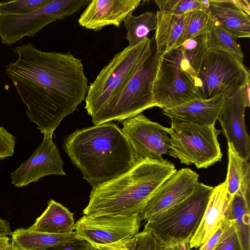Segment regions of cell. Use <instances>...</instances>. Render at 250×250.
I'll return each mask as SVG.
<instances>
[{"label": "cell", "mask_w": 250, "mask_h": 250, "mask_svg": "<svg viewBox=\"0 0 250 250\" xmlns=\"http://www.w3.org/2000/svg\"><path fill=\"white\" fill-rule=\"evenodd\" d=\"M15 146V136L0 126V161L13 155Z\"/></svg>", "instance_id": "33"}, {"label": "cell", "mask_w": 250, "mask_h": 250, "mask_svg": "<svg viewBox=\"0 0 250 250\" xmlns=\"http://www.w3.org/2000/svg\"><path fill=\"white\" fill-rule=\"evenodd\" d=\"M170 119V127H165L170 140L167 154L181 164H193L197 168H207L221 161L223 154L217 139L221 130L215 124L203 125Z\"/></svg>", "instance_id": "6"}, {"label": "cell", "mask_w": 250, "mask_h": 250, "mask_svg": "<svg viewBox=\"0 0 250 250\" xmlns=\"http://www.w3.org/2000/svg\"><path fill=\"white\" fill-rule=\"evenodd\" d=\"M228 153L229 161L225 180L229 199L239 192L250 205V164L242 159L229 143Z\"/></svg>", "instance_id": "22"}, {"label": "cell", "mask_w": 250, "mask_h": 250, "mask_svg": "<svg viewBox=\"0 0 250 250\" xmlns=\"http://www.w3.org/2000/svg\"></svg>", "instance_id": "42"}, {"label": "cell", "mask_w": 250, "mask_h": 250, "mask_svg": "<svg viewBox=\"0 0 250 250\" xmlns=\"http://www.w3.org/2000/svg\"><path fill=\"white\" fill-rule=\"evenodd\" d=\"M126 30L128 46L133 47L148 37L149 32L157 27V17L152 12L146 11L140 15L129 14L124 21Z\"/></svg>", "instance_id": "26"}, {"label": "cell", "mask_w": 250, "mask_h": 250, "mask_svg": "<svg viewBox=\"0 0 250 250\" xmlns=\"http://www.w3.org/2000/svg\"><path fill=\"white\" fill-rule=\"evenodd\" d=\"M250 82L246 83L242 86L243 94L245 101V104L247 107H250Z\"/></svg>", "instance_id": "41"}, {"label": "cell", "mask_w": 250, "mask_h": 250, "mask_svg": "<svg viewBox=\"0 0 250 250\" xmlns=\"http://www.w3.org/2000/svg\"><path fill=\"white\" fill-rule=\"evenodd\" d=\"M157 27L154 36L156 51L163 55L178 45L184 24L185 16L158 10Z\"/></svg>", "instance_id": "21"}, {"label": "cell", "mask_w": 250, "mask_h": 250, "mask_svg": "<svg viewBox=\"0 0 250 250\" xmlns=\"http://www.w3.org/2000/svg\"><path fill=\"white\" fill-rule=\"evenodd\" d=\"M139 215L129 216L84 215L75 223L76 238L95 247L128 240L139 232Z\"/></svg>", "instance_id": "11"}, {"label": "cell", "mask_w": 250, "mask_h": 250, "mask_svg": "<svg viewBox=\"0 0 250 250\" xmlns=\"http://www.w3.org/2000/svg\"><path fill=\"white\" fill-rule=\"evenodd\" d=\"M199 175L188 167L177 170L154 192L139 215L146 222L154 215L178 203L189 195L199 183Z\"/></svg>", "instance_id": "14"}, {"label": "cell", "mask_w": 250, "mask_h": 250, "mask_svg": "<svg viewBox=\"0 0 250 250\" xmlns=\"http://www.w3.org/2000/svg\"><path fill=\"white\" fill-rule=\"evenodd\" d=\"M183 57L197 74L208 48L207 30L183 42L178 47Z\"/></svg>", "instance_id": "27"}, {"label": "cell", "mask_w": 250, "mask_h": 250, "mask_svg": "<svg viewBox=\"0 0 250 250\" xmlns=\"http://www.w3.org/2000/svg\"><path fill=\"white\" fill-rule=\"evenodd\" d=\"M197 75L178 47L163 54L153 85L156 106L170 108L201 99L195 85Z\"/></svg>", "instance_id": "8"}, {"label": "cell", "mask_w": 250, "mask_h": 250, "mask_svg": "<svg viewBox=\"0 0 250 250\" xmlns=\"http://www.w3.org/2000/svg\"><path fill=\"white\" fill-rule=\"evenodd\" d=\"M91 0H51L44 6L26 14L0 16L1 42L12 45L24 37H33L49 23L82 9Z\"/></svg>", "instance_id": "10"}, {"label": "cell", "mask_w": 250, "mask_h": 250, "mask_svg": "<svg viewBox=\"0 0 250 250\" xmlns=\"http://www.w3.org/2000/svg\"><path fill=\"white\" fill-rule=\"evenodd\" d=\"M213 187L198 183L185 198L146 222L143 231L168 247L189 242L196 231Z\"/></svg>", "instance_id": "4"}, {"label": "cell", "mask_w": 250, "mask_h": 250, "mask_svg": "<svg viewBox=\"0 0 250 250\" xmlns=\"http://www.w3.org/2000/svg\"><path fill=\"white\" fill-rule=\"evenodd\" d=\"M213 250H244L231 220L222 232Z\"/></svg>", "instance_id": "31"}, {"label": "cell", "mask_w": 250, "mask_h": 250, "mask_svg": "<svg viewBox=\"0 0 250 250\" xmlns=\"http://www.w3.org/2000/svg\"><path fill=\"white\" fill-rule=\"evenodd\" d=\"M0 250H20L6 235L0 236Z\"/></svg>", "instance_id": "37"}, {"label": "cell", "mask_w": 250, "mask_h": 250, "mask_svg": "<svg viewBox=\"0 0 250 250\" xmlns=\"http://www.w3.org/2000/svg\"><path fill=\"white\" fill-rule=\"evenodd\" d=\"M162 250H191V248L188 242H185L163 247Z\"/></svg>", "instance_id": "39"}, {"label": "cell", "mask_w": 250, "mask_h": 250, "mask_svg": "<svg viewBox=\"0 0 250 250\" xmlns=\"http://www.w3.org/2000/svg\"><path fill=\"white\" fill-rule=\"evenodd\" d=\"M12 233L9 222L0 218V236H11Z\"/></svg>", "instance_id": "38"}, {"label": "cell", "mask_w": 250, "mask_h": 250, "mask_svg": "<svg viewBox=\"0 0 250 250\" xmlns=\"http://www.w3.org/2000/svg\"><path fill=\"white\" fill-rule=\"evenodd\" d=\"M211 17L235 39L250 36V15L233 0H210Z\"/></svg>", "instance_id": "19"}, {"label": "cell", "mask_w": 250, "mask_h": 250, "mask_svg": "<svg viewBox=\"0 0 250 250\" xmlns=\"http://www.w3.org/2000/svg\"><path fill=\"white\" fill-rule=\"evenodd\" d=\"M207 32L208 50L223 52L241 61H243L244 54L236 40L210 15Z\"/></svg>", "instance_id": "25"}, {"label": "cell", "mask_w": 250, "mask_h": 250, "mask_svg": "<svg viewBox=\"0 0 250 250\" xmlns=\"http://www.w3.org/2000/svg\"><path fill=\"white\" fill-rule=\"evenodd\" d=\"M184 16L183 29L177 47L185 41L205 31L210 19L209 12L202 10L189 11Z\"/></svg>", "instance_id": "28"}, {"label": "cell", "mask_w": 250, "mask_h": 250, "mask_svg": "<svg viewBox=\"0 0 250 250\" xmlns=\"http://www.w3.org/2000/svg\"><path fill=\"white\" fill-rule=\"evenodd\" d=\"M234 2L243 11L250 15V2L247 0H233Z\"/></svg>", "instance_id": "40"}, {"label": "cell", "mask_w": 250, "mask_h": 250, "mask_svg": "<svg viewBox=\"0 0 250 250\" xmlns=\"http://www.w3.org/2000/svg\"><path fill=\"white\" fill-rule=\"evenodd\" d=\"M53 134L44 138L33 154L11 173V183L18 188L28 186L49 175H65L63 162L52 139Z\"/></svg>", "instance_id": "13"}, {"label": "cell", "mask_w": 250, "mask_h": 250, "mask_svg": "<svg viewBox=\"0 0 250 250\" xmlns=\"http://www.w3.org/2000/svg\"><path fill=\"white\" fill-rule=\"evenodd\" d=\"M177 170L164 159L138 157L134 166L118 177L92 188L84 215H139L156 189Z\"/></svg>", "instance_id": "3"}, {"label": "cell", "mask_w": 250, "mask_h": 250, "mask_svg": "<svg viewBox=\"0 0 250 250\" xmlns=\"http://www.w3.org/2000/svg\"><path fill=\"white\" fill-rule=\"evenodd\" d=\"M159 11L183 15L193 10L203 9L202 0H156Z\"/></svg>", "instance_id": "29"}, {"label": "cell", "mask_w": 250, "mask_h": 250, "mask_svg": "<svg viewBox=\"0 0 250 250\" xmlns=\"http://www.w3.org/2000/svg\"><path fill=\"white\" fill-rule=\"evenodd\" d=\"M226 218L231 220L244 250H250V205L239 192L230 199Z\"/></svg>", "instance_id": "24"}, {"label": "cell", "mask_w": 250, "mask_h": 250, "mask_svg": "<svg viewBox=\"0 0 250 250\" xmlns=\"http://www.w3.org/2000/svg\"><path fill=\"white\" fill-rule=\"evenodd\" d=\"M122 132L137 156L153 160L163 159L170 148V137L164 126L142 113L122 122Z\"/></svg>", "instance_id": "12"}, {"label": "cell", "mask_w": 250, "mask_h": 250, "mask_svg": "<svg viewBox=\"0 0 250 250\" xmlns=\"http://www.w3.org/2000/svg\"><path fill=\"white\" fill-rule=\"evenodd\" d=\"M129 241V240L107 245L97 246L94 248L98 250H131Z\"/></svg>", "instance_id": "36"}, {"label": "cell", "mask_w": 250, "mask_h": 250, "mask_svg": "<svg viewBox=\"0 0 250 250\" xmlns=\"http://www.w3.org/2000/svg\"><path fill=\"white\" fill-rule=\"evenodd\" d=\"M51 0H18L0 2V16L22 15L40 8Z\"/></svg>", "instance_id": "30"}, {"label": "cell", "mask_w": 250, "mask_h": 250, "mask_svg": "<svg viewBox=\"0 0 250 250\" xmlns=\"http://www.w3.org/2000/svg\"><path fill=\"white\" fill-rule=\"evenodd\" d=\"M228 223V219L225 217L214 233L200 247L199 250H213Z\"/></svg>", "instance_id": "35"}, {"label": "cell", "mask_w": 250, "mask_h": 250, "mask_svg": "<svg viewBox=\"0 0 250 250\" xmlns=\"http://www.w3.org/2000/svg\"><path fill=\"white\" fill-rule=\"evenodd\" d=\"M5 66L30 121L43 135L54 131L85 100L89 86L81 60L70 52H45L31 43L13 50Z\"/></svg>", "instance_id": "1"}, {"label": "cell", "mask_w": 250, "mask_h": 250, "mask_svg": "<svg viewBox=\"0 0 250 250\" xmlns=\"http://www.w3.org/2000/svg\"><path fill=\"white\" fill-rule=\"evenodd\" d=\"M12 241L20 250H44L55 245L75 240V232L56 234L20 228L12 232Z\"/></svg>", "instance_id": "23"}, {"label": "cell", "mask_w": 250, "mask_h": 250, "mask_svg": "<svg viewBox=\"0 0 250 250\" xmlns=\"http://www.w3.org/2000/svg\"><path fill=\"white\" fill-rule=\"evenodd\" d=\"M250 73L241 61L221 51L208 50L197 73L195 85L201 99L229 96L250 82Z\"/></svg>", "instance_id": "9"}, {"label": "cell", "mask_w": 250, "mask_h": 250, "mask_svg": "<svg viewBox=\"0 0 250 250\" xmlns=\"http://www.w3.org/2000/svg\"><path fill=\"white\" fill-rule=\"evenodd\" d=\"M141 2L140 0H91L78 22L81 26L95 32L107 25L119 27Z\"/></svg>", "instance_id": "16"}, {"label": "cell", "mask_w": 250, "mask_h": 250, "mask_svg": "<svg viewBox=\"0 0 250 250\" xmlns=\"http://www.w3.org/2000/svg\"><path fill=\"white\" fill-rule=\"evenodd\" d=\"M246 108L242 86L232 95L226 97L217 120L228 143L242 159L249 161L250 138L245 123Z\"/></svg>", "instance_id": "15"}, {"label": "cell", "mask_w": 250, "mask_h": 250, "mask_svg": "<svg viewBox=\"0 0 250 250\" xmlns=\"http://www.w3.org/2000/svg\"><path fill=\"white\" fill-rule=\"evenodd\" d=\"M226 96L220 95L208 99H195L181 105L162 110L169 119L203 125L215 124Z\"/></svg>", "instance_id": "18"}, {"label": "cell", "mask_w": 250, "mask_h": 250, "mask_svg": "<svg viewBox=\"0 0 250 250\" xmlns=\"http://www.w3.org/2000/svg\"><path fill=\"white\" fill-rule=\"evenodd\" d=\"M161 54L156 50L127 78L108 103L92 118L95 125L124 121L156 106L153 85Z\"/></svg>", "instance_id": "5"}, {"label": "cell", "mask_w": 250, "mask_h": 250, "mask_svg": "<svg viewBox=\"0 0 250 250\" xmlns=\"http://www.w3.org/2000/svg\"><path fill=\"white\" fill-rule=\"evenodd\" d=\"M131 250H162L161 244L149 233L139 232L129 241Z\"/></svg>", "instance_id": "32"}, {"label": "cell", "mask_w": 250, "mask_h": 250, "mask_svg": "<svg viewBox=\"0 0 250 250\" xmlns=\"http://www.w3.org/2000/svg\"><path fill=\"white\" fill-rule=\"evenodd\" d=\"M151 40L147 37L136 46H127L117 53L89 86L85 108L93 117L110 101L127 78L151 54Z\"/></svg>", "instance_id": "7"}, {"label": "cell", "mask_w": 250, "mask_h": 250, "mask_svg": "<svg viewBox=\"0 0 250 250\" xmlns=\"http://www.w3.org/2000/svg\"><path fill=\"white\" fill-rule=\"evenodd\" d=\"M75 225L73 214L61 204L50 199L46 209L28 229L38 232L64 234L73 232Z\"/></svg>", "instance_id": "20"}, {"label": "cell", "mask_w": 250, "mask_h": 250, "mask_svg": "<svg viewBox=\"0 0 250 250\" xmlns=\"http://www.w3.org/2000/svg\"><path fill=\"white\" fill-rule=\"evenodd\" d=\"M44 250H97L88 242L76 238L74 240L55 245Z\"/></svg>", "instance_id": "34"}, {"label": "cell", "mask_w": 250, "mask_h": 250, "mask_svg": "<svg viewBox=\"0 0 250 250\" xmlns=\"http://www.w3.org/2000/svg\"><path fill=\"white\" fill-rule=\"evenodd\" d=\"M229 201L225 180L213 187L200 224L189 242L190 248H200L214 233L227 217Z\"/></svg>", "instance_id": "17"}, {"label": "cell", "mask_w": 250, "mask_h": 250, "mask_svg": "<svg viewBox=\"0 0 250 250\" xmlns=\"http://www.w3.org/2000/svg\"><path fill=\"white\" fill-rule=\"evenodd\" d=\"M62 147L92 188L126 172L139 157L112 122L76 130L64 139Z\"/></svg>", "instance_id": "2"}]
</instances>
